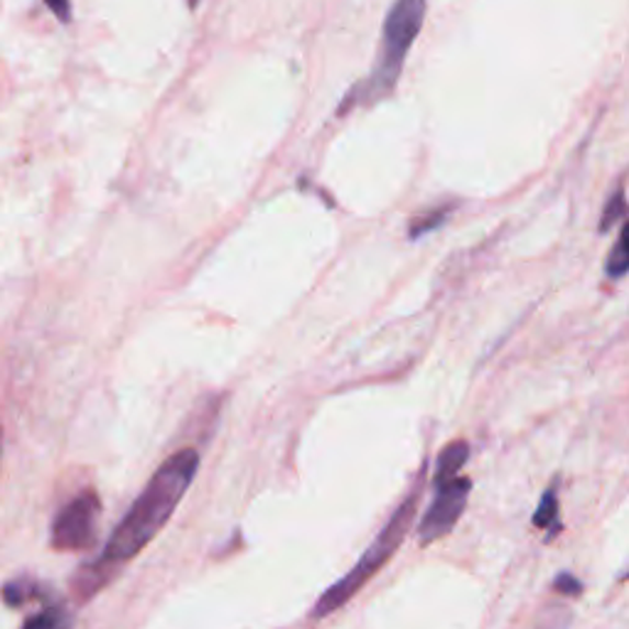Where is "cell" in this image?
I'll use <instances>...</instances> for the list:
<instances>
[{"label": "cell", "instance_id": "cell-1", "mask_svg": "<svg viewBox=\"0 0 629 629\" xmlns=\"http://www.w3.org/2000/svg\"><path fill=\"white\" fill-rule=\"evenodd\" d=\"M198 468L200 456L198 450L192 448H184L165 460L146 484V490L131 504L126 517L121 519V524L109 536L106 549L99 561H104L106 565H121L136 559L162 531V526L170 521L172 512L178 509V504L184 497V492L190 490Z\"/></svg>", "mask_w": 629, "mask_h": 629}, {"label": "cell", "instance_id": "cell-2", "mask_svg": "<svg viewBox=\"0 0 629 629\" xmlns=\"http://www.w3.org/2000/svg\"><path fill=\"white\" fill-rule=\"evenodd\" d=\"M426 10L428 0H396V3L391 5L384 20V30H381L377 65L364 85L362 101H367V104L384 99L386 94H391V89L396 87L401 69H404V61L408 57V49L416 43L423 20H426Z\"/></svg>", "mask_w": 629, "mask_h": 629}, {"label": "cell", "instance_id": "cell-3", "mask_svg": "<svg viewBox=\"0 0 629 629\" xmlns=\"http://www.w3.org/2000/svg\"><path fill=\"white\" fill-rule=\"evenodd\" d=\"M416 504H418V494H411V497L401 504V507L394 512V517L389 519V524L381 529V533L374 539V543L369 546L364 551L362 559L357 561V565L352 571H349L342 581L335 583L329 591L319 597L313 617L315 620H323V617L333 615L335 610H339L345 603L352 600V597L362 591L364 583H369L371 577L377 575V571L384 565L391 555L398 551V546L404 543V539L408 536L411 524H414L416 517Z\"/></svg>", "mask_w": 629, "mask_h": 629}, {"label": "cell", "instance_id": "cell-4", "mask_svg": "<svg viewBox=\"0 0 629 629\" xmlns=\"http://www.w3.org/2000/svg\"><path fill=\"white\" fill-rule=\"evenodd\" d=\"M101 502L94 492L77 494L55 517L53 546L57 551H81L97 541Z\"/></svg>", "mask_w": 629, "mask_h": 629}, {"label": "cell", "instance_id": "cell-5", "mask_svg": "<svg viewBox=\"0 0 629 629\" xmlns=\"http://www.w3.org/2000/svg\"><path fill=\"white\" fill-rule=\"evenodd\" d=\"M470 490L472 482L468 478H458V474L436 482V499H433L418 529L420 543L428 546L452 531V526L458 524L462 512H465Z\"/></svg>", "mask_w": 629, "mask_h": 629}, {"label": "cell", "instance_id": "cell-6", "mask_svg": "<svg viewBox=\"0 0 629 629\" xmlns=\"http://www.w3.org/2000/svg\"><path fill=\"white\" fill-rule=\"evenodd\" d=\"M468 458H470V446L465 440H456L442 448L440 458H438V468H436V482L456 478V474L462 470V465L468 462Z\"/></svg>", "mask_w": 629, "mask_h": 629}, {"label": "cell", "instance_id": "cell-7", "mask_svg": "<svg viewBox=\"0 0 629 629\" xmlns=\"http://www.w3.org/2000/svg\"><path fill=\"white\" fill-rule=\"evenodd\" d=\"M605 271L610 278H622L625 273H629V222L622 226L620 239H617L610 256H607Z\"/></svg>", "mask_w": 629, "mask_h": 629}, {"label": "cell", "instance_id": "cell-8", "mask_svg": "<svg viewBox=\"0 0 629 629\" xmlns=\"http://www.w3.org/2000/svg\"><path fill=\"white\" fill-rule=\"evenodd\" d=\"M533 526H539V529H553L551 533L559 531V497H555V490L543 494L539 509L533 514Z\"/></svg>", "mask_w": 629, "mask_h": 629}, {"label": "cell", "instance_id": "cell-9", "mask_svg": "<svg viewBox=\"0 0 629 629\" xmlns=\"http://www.w3.org/2000/svg\"><path fill=\"white\" fill-rule=\"evenodd\" d=\"M629 214V204L625 200V192L622 190H617L613 194V200L607 202V207H605V214H603V224H600V229L607 232L615 222H620L622 216Z\"/></svg>", "mask_w": 629, "mask_h": 629}, {"label": "cell", "instance_id": "cell-10", "mask_svg": "<svg viewBox=\"0 0 629 629\" xmlns=\"http://www.w3.org/2000/svg\"><path fill=\"white\" fill-rule=\"evenodd\" d=\"M33 593H35V587L27 585L25 581L8 583V585L3 587V597H5L8 605H23Z\"/></svg>", "mask_w": 629, "mask_h": 629}, {"label": "cell", "instance_id": "cell-11", "mask_svg": "<svg viewBox=\"0 0 629 629\" xmlns=\"http://www.w3.org/2000/svg\"><path fill=\"white\" fill-rule=\"evenodd\" d=\"M67 625V617L57 613V610H43L37 613L35 617H27L25 627H40V629H53V627H61Z\"/></svg>", "mask_w": 629, "mask_h": 629}, {"label": "cell", "instance_id": "cell-12", "mask_svg": "<svg viewBox=\"0 0 629 629\" xmlns=\"http://www.w3.org/2000/svg\"><path fill=\"white\" fill-rule=\"evenodd\" d=\"M442 220H446V210H436V212H428L426 216L420 214V220L414 222V226H411V239H418L420 234H426L430 232L433 226H438Z\"/></svg>", "mask_w": 629, "mask_h": 629}, {"label": "cell", "instance_id": "cell-13", "mask_svg": "<svg viewBox=\"0 0 629 629\" xmlns=\"http://www.w3.org/2000/svg\"><path fill=\"white\" fill-rule=\"evenodd\" d=\"M47 8L53 10V15L59 23H71V0H45Z\"/></svg>", "mask_w": 629, "mask_h": 629}, {"label": "cell", "instance_id": "cell-14", "mask_svg": "<svg viewBox=\"0 0 629 629\" xmlns=\"http://www.w3.org/2000/svg\"><path fill=\"white\" fill-rule=\"evenodd\" d=\"M555 587H559L561 593H569V595H577V593L583 591L581 581H577V577H573V575H569V573H563L559 581H555Z\"/></svg>", "mask_w": 629, "mask_h": 629}, {"label": "cell", "instance_id": "cell-15", "mask_svg": "<svg viewBox=\"0 0 629 629\" xmlns=\"http://www.w3.org/2000/svg\"><path fill=\"white\" fill-rule=\"evenodd\" d=\"M200 3H202V0H188V5H190V10H198V8H200Z\"/></svg>", "mask_w": 629, "mask_h": 629}]
</instances>
